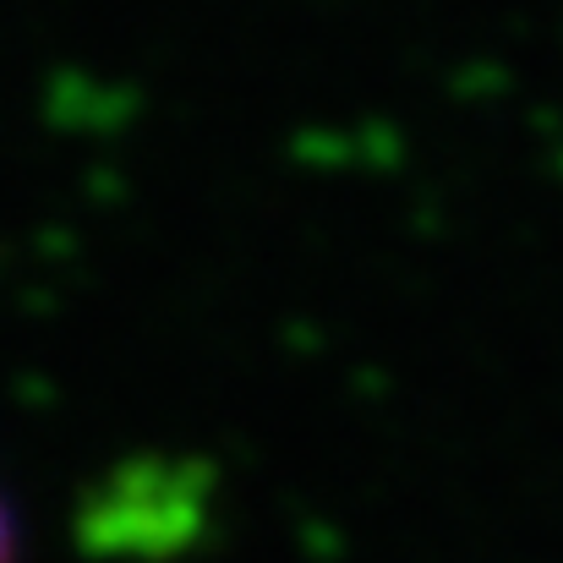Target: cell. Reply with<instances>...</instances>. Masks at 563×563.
I'll return each instance as SVG.
<instances>
[{
    "instance_id": "6da1fadb",
    "label": "cell",
    "mask_w": 563,
    "mask_h": 563,
    "mask_svg": "<svg viewBox=\"0 0 563 563\" xmlns=\"http://www.w3.org/2000/svg\"><path fill=\"white\" fill-rule=\"evenodd\" d=\"M0 563H16V526H11L5 504H0Z\"/></svg>"
}]
</instances>
